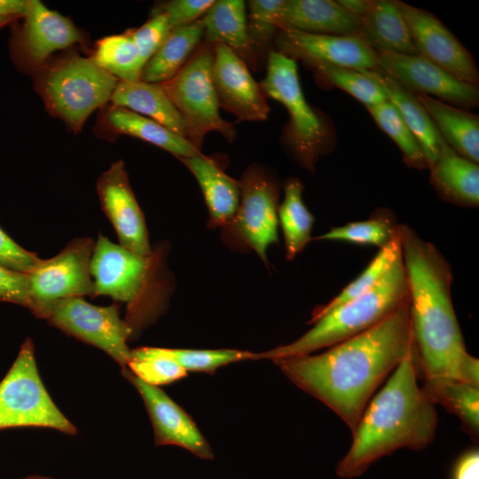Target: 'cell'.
Listing matches in <instances>:
<instances>
[{
  "instance_id": "6da1fadb",
  "label": "cell",
  "mask_w": 479,
  "mask_h": 479,
  "mask_svg": "<svg viewBox=\"0 0 479 479\" xmlns=\"http://www.w3.org/2000/svg\"><path fill=\"white\" fill-rule=\"evenodd\" d=\"M413 349L408 302L373 327L323 353L272 361L352 432L378 388Z\"/></svg>"
},
{
  "instance_id": "7a4b0ae2",
  "label": "cell",
  "mask_w": 479,
  "mask_h": 479,
  "mask_svg": "<svg viewBox=\"0 0 479 479\" xmlns=\"http://www.w3.org/2000/svg\"><path fill=\"white\" fill-rule=\"evenodd\" d=\"M412 341L424 379L451 377L479 386V360L466 348L452 304V272L441 252L406 224L398 225Z\"/></svg>"
},
{
  "instance_id": "3957f363",
  "label": "cell",
  "mask_w": 479,
  "mask_h": 479,
  "mask_svg": "<svg viewBox=\"0 0 479 479\" xmlns=\"http://www.w3.org/2000/svg\"><path fill=\"white\" fill-rule=\"evenodd\" d=\"M419 374L414 348L365 406L350 447L336 466L338 477H358L397 450L420 451L433 442L438 416L418 384Z\"/></svg>"
},
{
  "instance_id": "277c9868",
  "label": "cell",
  "mask_w": 479,
  "mask_h": 479,
  "mask_svg": "<svg viewBox=\"0 0 479 479\" xmlns=\"http://www.w3.org/2000/svg\"><path fill=\"white\" fill-rule=\"evenodd\" d=\"M408 302L407 278L400 255L369 291L310 319L312 327L293 342L255 353V360L313 354L373 327Z\"/></svg>"
},
{
  "instance_id": "5b68a950",
  "label": "cell",
  "mask_w": 479,
  "mask_h": 479,
  "mask_svg": "<svg viewBox=\"0 0 479 479\" xmlns=\"http://www.w3.org/2000/svg\"><path fill=\"white\" fill-rule=\"evenodd\" d=\"M118 82L92 58L72 55L43 71L38 91L51 114L78 132L94 110L110 101Z\"/></svg>"
},
{
  "instance_id": "8992f818",
  "label": "cell",
  "mask_w": 479,
  "mask_h": 479,
  "mask_svg": "<svg viewBox=\"0 0 479 479\" xmlns=\"http://www.w3.org/2000/svg\"><path fill=\"white\" fill-rule=\"evenodd\" d=\"M213 61L214 45L204 42L176 75L160 83L185 121L188 141L199 151L210 131L220 133L230 142L236 136L234 126L219 114Z\"/></svg>"
},
{
  "instance_id": "52a82bcc",
  "label": "cell",
  "mask_w": 479,
  "mask_h": 479,
  "mask_svg": "<svg viewBox=\"0 0 479 479\" xmlns=\"http://www.w3.org/2000/svg\"><path fill=\"white\" fill-rule=\"evenodd\" d=\"M38 427L75 435V425L46 390L35 362L32 340L27 339L0 381V429Z\"/></svg>"
},
{
  "instance_id": "ba28073f",
  "label": "cell",
  "mask_w": 479,
  "mask_h": 479,
  "mask_svg": "<svg viewBox=\"0 0 479 479\" xmlns=\"http://www.w3.org/2000/svg\"><path fill=\"white\" fill-rule=\"evenodd\" d=\"M267 97L281 103L289 114L286 141L296 161L309 171L322 153L326 131L303 95L294 59L279 51L268 55L267 72L259 82Z\"/></svg>"
},
{
  "instance_id": "9c48e42d",
  "label": "cell",
  "mask_w": 479,
  "mask_h": 479,
  "mask_svg": "<svg viewBox=\"0 0 479 479\" xmlns=\"http://www.w3.org/2000/svg\"><path fill=\"white\" fill-rule=\"evenodd\" d=\"M66 334L93 345L118 363L122 370L130 361L127 340L131 326L122 319L119 307L97 306L83 297H70L46 304L35 313Z\"/></svg>"
},
{
  "instance_id": "30bf717a",
  "label": "cell",
  "mask_w": 479,
  "mask_h": 479,
  "mask_svg": "<svg viewBox=\"0 0 479 479\" xmlns=\"http://www.w3.org/2000/svg\"><path fill=\"white\" fill-rule=\"evenodd\" d=\"M94 243L90 238L75 239L57 255L41 259L27 274L33 314L59 300L95 295L90 275Z\"/></svg>"
},
{
  "instance_id": "8fae6325",
  "label": "cell",
  "mask_w": 479,
  "mask_h": 479,
  "mask_svg": "<svg viewBox=\"0 0 479 479\" xmlns=\"http://www.w3.org/2000/svg\"><path fill=\"white\" fill-rule=\"evenodd\" d=\"M240 196L235 216L224 229L267 263V249L278 242L279 187L257 167L248 168L239 181Z\"/></svg>"
},
{
  "instance_id": "7c38bea8",
  "label": "cell",
  "mask_w": 479,
  "mask_h": 479,
  "mask_svg": "<svg viewBox=\"0 0 479 479\" xmlns=\"http://www.w3.org/2000/svg\"><path fill=\"white\" fill-rule=\"evenodd\" d=\"M375 54L378 69L411 93L432 95L463 107L478 104L477 85L458 79L420 54Z\"/></svg>"
},
{
  "instance_id": "4fadbf2b",
  "label": "cell",
  "mask_w": 479,
  "mask_h": 479,
  "mask_svg": "<svg viewBox=\"0 0 479 479\" xmlns=\"http://www.w3.org/2000/svg\"><path fill=\"white\" fill-rule=\"evenodd\" d=\"M418 53L458 79L477 85L474 59L454 35L430 12L397 1Z\"/></svg>"
},
{
  "instance_id": "5bb4252c",
  "label": "cell",
  "mask_w": 479,
  "mask_h": 479,
  "mask_svg": "<svg viewBox=\"0 0 479 479\" xmlns=\"http://www.w3.org/2000/svg\"><path fill=\"white\" fill-rule=\"evenodd\" d=\"M103 211L113 224L120 245L134 254L149 257L151 247L144 214L130 186L125 164H111L97 181Z\"/></svg>"
},
{
  "instance_id": "9a60e30c",
  "label": "cell",
  "mask_w": 479,
  "mask_h": 479,
  "mask_svg": "<svg viewBox=\"0 0 479 479\" xmlns=\"http://www.w3.org/2000/svg\"><path fill=\"white\" fill-rule=\"evenodd\" d=\"M279 52L306 63H326L359 71H372L378 67L375 52L359 34L321 35L293 29H279Z\"/></svg>"
},
{
  "instance_id": "2e32d148",
  "label": "cell",
  "mask_w": 479,
  "mask_h": 479,
  "mask_svg": "<svg viewBox=\"0 0 479 479\" xmlns=\"http://www.w3.org/2000/svg\"><path fill=\"white\" fill-rule=\"evenodd\" d=\"M213 82L219 107L239 121L267 119V96L250 74L247 63L224 44L214 45Z\"/></svg>"
},
{
  "instance_id": "e0dca14e",
  "label": "cell",
  "mask_w": 479,
  "mask_h": 479,
  "mask_svg": "<svg viewBox=\"0 0 479 479\" xmlns=\"http://www.w3.org/2000/svg\"><path fill=\"white\" fill-rule=\"evenodd\" d=\"M149 271V257L134 254L98 234L90 259L95 295L132 303L139 296Z\"/></svg>"
},
{
  "instance_id": "ac0fdd59",
  "label": "cell",
  "mask_w": 479,
  "mask_h": 479,
  "mask_svg": "<svg viewBox=\"0 0 479 479\" xmlns=\"http://www.w3.org/2000/svg\"><path fill=\"white\" fill-rule=\"evenodd\" d=\"M126 378L140 394L149 414L154 444L177 445L202 459H212L214 454L192 417L159 387L149 385L127 368Z\"/></svg>"
},
{
  "instance_id": "d6986e66",
  "label": "cell",
  "mask_w": 479,
  "mask_h": 479,
  "mask_svg": "<svg viewBox=\"0 0 479 479\" xmlns=\"http://www.w3.org/2000/svg\"><path fill=\"white\" fill-rule=\"evenodd\" d=\"M20 51L26 62L33 67L43 66L54 51L82 42V35L67 17L46 7L41 1L27 0Z\"/></svg>"
},
{
  "instance_id": "ffe728a7",
  "label": "cell",
  "mask_w": 479,
  "mask_h": 479,
  "mask_svg": "<svg viewBox=\"0 0 479 479\" xmlns=\"http://www.w3.org/2000/svg\"><path fill=\"white\" fill-rule=\"evenodd\" d=\"M359 28V19L332 0H285L279 18V29L310 34L356 35Z\"/></svg>"
},
{
  "instance_id": "44dd1931",
  "label": "cell",
  "mask_w": 479,
  "mask_h": 479,
  "mask_svg": "<svg viewBox=\"0 0 479 479\" xmlns=\"http://www.w3.org/2000/svg\"><path fill=\"white\" fill-rule=\"evenodd\" d=\"M192 173L208 209V226L224 227L236 215L240 190L239 181L228 176L218 163L201 153L178 158Z\"/></svg>"
},
{
  "instance_id": "7402d4cb",
  "label": "cell",
  "mask_w": 479,
  "mask_h": 479,
  "mask_svg": "<svg viewBox=\"0 0 479 479\" xmlns=\"http://www.w3.org/2000/svg\"><path fill=\"white\" fill-rule=\"evenodd\" d=\"M359 21V35L375 53L419 54L397 1H369Z\"/></svg>"
},
{
  "instance_id": "603a6c76",
  "label": "cell",
  "mask_w": 479,
  "mask_h": 479,
  "mask_svg": "<svg viewBox=\"0 0 479 479\" xmlns=\"http://www.w3.org/2000/svg\"><path fill=\"white\" fill-rule=\"evenodd\" d=\"M110 101L114 106L150 118L188 140L185 121L160 83L119 81Z\"/></svg>"
},
{
  "instance_id": "cb8c5ba5",
  "label": "cell",
  "mask_w": 479,
  "mask_h": 479,
  "mask_svg": "<svg viewBox=\"0 0 479 479\" xmlns=\"http://www.w3.org/2000/svg\"><path fill=\"white\" fill-rule=\"evenodd\" d=\"M429 169L431 184L445 200L464 207H478V163L459 155L444 141Z\"/></svg>"
},
{
  "instance_id": "d4e9b609",
  "label": "cell",
  "mask_w": 479,
  "mask_h": 479,
  "mask_svg": "<svg viewBox=\"0 0 479 479\" xmlns=\"http://www.w3.org/2000/svg\"><path fill=\"white\" fill-rule=\"evenodd\" d=\"M247 4L242 0H216L202 16L204 42L224 44L248 66L255 67L247 31Z\"/></svg>"
},
{
  "instance_id": "484cf974",
  "label": "cell",
  "mask_w": 479,
  "mask_h": 479,
  "mask_svg": "<svg viewBox=\"0 0 479 479\" xmlns=\"http://www.w3.org/2000/svg\"><path fill=\"white\" fill-rule=\"evenodd\" d=\"M383 87L387 98L400 113L418 143L430 169L436 162L442 144L445 141L430 115L420 103L415 94L404 89L396 81L378 69L368 71Z\"/></svg>"
},
{
  "instance_id": "4316f807",
  "label": "cell",
  "mask_w": 479,
  "mask_h": 479,
  "mask_svg": "<svg viewBox=\"0 0 479 479\" xmlns=\"http://www.w3.org/2000/svg\"><path fill=\"white\" fill-rule=\"evenodd\" d=\"M445 142L459 155L478 163L479 119L436 98L416 95Z\"/></svg>"
},
{
  "instance_id": "83f0119b",
  "label": "cell",
  "mask_w": 479,
  "mask_h": 479,
  "mask_svg": "<svg viewBox=\"0 0 479 479\" xmlns=\"http://www.w3.org/2000/svg\"><path fill=\"white\" fill-rule=\"evenodd\" d=\"M201 20L171 29L161 45L143 67L140 81L162 83L177 74L203 38Z\"/></svg>"
},
{
  "instance_id": "f1b7e54d",
  "label": "cell",
  "mask_w": 479,
  "mask_h": 479,
  "mask_svg": "<svg viewBox=\"0 0 479 479\" xmlns=\"http://www.w3.org/2000/svg\"><path fill=\"white\" fill-rule=\"evenodd\" d=\"M427 398L454 414L474 440L479 436V386L451 377L424 379L421 386Z\"/></svg>"
},
{
  "instance_id": "f546056e",
  "label": "cell",
  "mask_w": 479,
  "mask_h": 479,
  "mask_svg": "<svg viewBox=\"0 0 479 479\" xmlns=\"http://www.w3.org/2000/svg\"><path fill=\"white\" fill-rule=\"evenodd\" d=\"M106 122L113 131L146 141L177 158L200 153L187 139L163 125L123 107L112 106L106 114Z\"/></svg>"
},
{
  "instance_id": "4dcf8cb0",
  "label": "cell",
  "mask_w": 479,
  "mask_h": 479,
  "mask_svg": "<svg viewBox=\"0 0 479 479\" xmlns=\"http://www.w3.org/2000/svg\"><path fill=\"white\" fill-rule=\"evenodd\" d=\"M302 189L300 179L288 178L284 185L283 202L278 209L287 260H293L311 240L314 216L302 200Z\"/></svg>"
},
{
  "instance_id": "1f68e13d",
  "label": "cell",
  "mask_w": 479,
  "mask_h": 479,
  "mask_svg": "<svg viewBox=\"0 0 479 479\" xmlns=\"http://www.w3.org/2000/svg\"><path fill=\"white\" fill-rule=\"evenodd\" d=\"M149 357L169 358L186 372H203L213 374L221 366L254 359L255 353L232 349H187L156 347H142L130 350V360Z\"/></svg>"
},
{
  "instance_id": "d6a6232c",
  "label": "cell",
  "mask_w": 479,
  "mask_h": 479,
  "mask_svg": "<svg viewBox=\"0 0 479 479\" xmlns=\"http://www.w3.org/2000/svg\"><path fill=\"white\" fill-rule=\"evenodd\" d=\"M91 58L119 81H140L144 64L130 30L98 40Z\"/></svg>"
},
{
  "instance_id": "836d02e7",
  "label": "cell",
  "mask_w": 479,
  "mask_h": 479,
  "mask_svg": "<svg viewBox=\"0 0 479 479\" xmlns=\"http://www.w3.org/2000/svg\"><path fill=\"white\" fill-rule=\"evenodd\" d=\"M398 225L390 211L381 209L366 220L332 227L317 240L377 246L381 249L397 236Z\"/></svg>"
},
{
  "instance_id": "e575fe53",
  "label": "cell",
  "mask_w": 479,
  "mask_h": 479,
  "mask_svg": "<svg viewBox=\"0 0 479 479\" xmlns=\"http://www.w3.org/2000/svg\"><path fill=\"white\" fill-rule=\"evenodd\" d=\"M310 66L321 82L345 90L365 106L388 100L383 87L368 71L326 63H312Z\"/></svg>"
},
{
  "instance_id": "d590c367",
  "label": "cell",
  "mask_w": 479,
  "mask_h": 479,
  "mask_svg": "<svg viewBox=\"0 0 479 479\" xmlns=\"http://www.w3.org/2000/svg\"><path fill=\"white\" fill-rule=\"evenodd\" d=\"M401 255L399 232L397 236L386 247L380 249L366 268L340 294L324 305L314 310L311 319L355 299L373 288Z\"/></svg>"
},
{
  "instance_id": "8d00e7d4",
  "label": "cell",
  "mask_w": 479,
  "mask_h": 479,
  "mask_svg": "<svg viewBox=\"0 0 479 479\" xmlns=\"http://www.w3.org/2000/svg\"><path fill=\"white\" fill-rule=\"evenodd\" d=\"M366 108L377 125L397 145L408 166L419 169L428 168L420 144L390 101L367 106Z\"/></svg>"
},
{
  "instance_id": "74e56055",
  "label": "cell",
  "mask_w": 479,
  "mask_h": 479,
  "mask_svg": "<svg viewBox=\"0 0 479 479\" xmlns=\"http://www.w3.org/2000/svg\"><path fill=\"white\" fill-rule=\"evenodd\" d=\"M285 0H250L247 4V31L255 63L279 29V18Z\"/></svg>"
},
{
  "instance_id": "f35d334b",
  "label": "cell",
  "mask_w": 479,
  "mask_h": 479,
  "mask_svg": "<svg viewBox=\"0 0 479 479\" xmlns=\"http://www.w3.org/2000/svg\"><path fill=\"white\" fill-rule=\"evenodd\" d=\"M127 368L144 382L155 387L170 384L187 375L184 368L166 357L132 359Z\"/></svg>"
},
{
  "instance_id": "ab89813d",
  "label": "cell",
  "mask_w": 479,
  "mask_h": 479,
  "mask_svg": "<svg viewBox=\"0 0 479 479\" xmlns=\"http://www.w3.org/2000/svg\"><path fill=\"white\" fill-rule=\"evenodd\" d=\"M171 28L164 13L153 16L136 29L130 30L144 66L161 45Z\"/></svg>"
},
{
  "instance_id": "60d3db41",
  "label": "cell",
  "mask_w": 479,
  "mask_h": 479,
  "mask_svg": "<svg viewBox=\"0 0 479 479\" xmlns=\"http://www.w3.org/2000/svg\"><path fill=\"white\" fill-rule=\"evenodd\" d=\"M214 0H172L161 4L154 12L164 13L171 29L190 25L207 12Z\"/></svg>"
},
{
  "instance_id": "b9f144b4",
  "label": "cell",
  "mask_w": 479,
  "mask_h": 479,
  "mask_svg": "<svg viewBox=\"0 0 479 479\" xmlns=\"http://www.w3.org/2000/svg\"><path fill=\"white\" fill-rule=\"evenodd\" d=\"M40 261L35 254L21 247L0 228V266L27 274Z\"/></svg>"
},
{
  "instance_id": "7bdbcfd3",
  "label": "cell",
  "mask_w": 479,
  "mask_h": 479,
  "mask_svg": "<svg viewBox=\"0 0 479 479\" xmlns=\"http://www.w3.org/2000/svg\"><path fill=\"white\" fill-rule=\"evenodd\" d=\"M0 302H12L30 310L27 275L0 266Z\"/></svg>"
},
{
  "instance_id": "ee69618b",
  "label": "cell",
  "mask_w": 479,
  "mask_h": 479,
  "mask_svg": "<svg viewBox=\"0 0 479 479\" xmlns=\"http://www.w3.org/2000/svg\"><path fill=\"white\" fill-rule=\"evenodd\" d=\"M452 479H479V452L471 449L462 453L455 462Z\"/></svg>"
},
{
  "instance_id": "f6af8a7d",
  "label": "cell",
  "mask_w": 479,
  "mask_h": 479,
  "mask_svg": "<svg viewBox=\"0 0 479 479\" xmlns=\"http://www.w3.org/2000/svg\"><path fill=\"white\" fill-rule=\"evenodd\" d=\"M27 12V0H0V19L12 20L25 16Z\"/></svg>"
},
{
  "instance_id": "bcb514c9",
  "label": "cell",
  "mask_w": 479,
  "mask_h": 479,
  "mask_svg": "<svg viewBox=\"0 0 479 479\" xmlns=\"http://www.w3.org/2000/svg\"><path fill=\"white\" fill-rule=\"evenodd\" d=\"M338 3L350 14L361 18L367 11L368 0H341Z\"/></svg>"
},
{
  "instance_id": "7dc6e473",
  "label": "cell",
  "mask_w": 479,
  "mask_h": 479,
  "mask_svg": "<svg viewBox=\"0 0 479 479\" xmlns=\"http://www.w3.org/2000/svg\"><path fill=\"white\" fill-rule=\"evenodd\" d=\"M23 479H52V478L45 477V476H39V475H33V476H28Z\"/></svg>"
},
{
  "instance_id": "c3c4849f",
  "label": "cell",
  "mask_w": 479,
  "mask_h": 479,
  "mask_svg": "<svg viewBox=\"0 0 479 479\" xmlns=\"http://www.w3.org/2000/svg\"><path fill=\"white\" fill-rule=\"evenodd\" d=\"M11 20H8V19H0V27L5 25L6 23H8Z\"/></svg>"
}]
</instances>
